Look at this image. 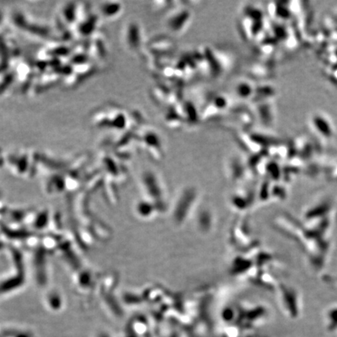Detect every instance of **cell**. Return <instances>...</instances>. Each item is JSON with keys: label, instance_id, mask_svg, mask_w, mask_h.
Returning <instances> with one entry per match:
<instances>
[{"label": "cell", "instance_id": "1", "mask_svg": "<svg viewBox=\"0 0 337 337\" xmlns=\"http://www.w3.org/2000/svg\"><path fill=\"white\" fill-rule=\"evenodd\" d=\"M309 126L314 135L319 140V142H329L334 139L335 134L334 123L325 113H313L309 120Z\"/></svg>", "mask_w": 337, "mask_h": 337}, {"label": "cell", "instance_id": "2", "mask_svg": "<svg viewBox=\"0 0 337 337\" xmlns=\"http://www.w3.org/2000/svg\"><path fill=\"white\" fill-rule=\"evenodd\" d=\"M190 20V13L188 9H178L170 16H168V19L167 20V27L172 34L180 35L183 32L180 23L185 28H187Z\"/></svg>", "mask_w": 337, "mask_h": 337}]
</instances>
